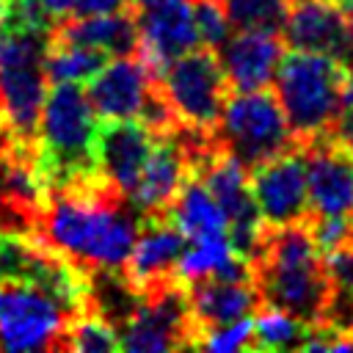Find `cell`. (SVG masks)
<instances>
[{
  "label": "cell",
  "mask_w": 353,
  "mask_h": 353,
  "mask_svg": "<svg viewBox=\"0 0 353 353\" xmlns=\"http://www.w3.org/2000/svg\"><path fill=\"white\" fill-rule=\"evenodd\" d=\"M154 80L138 61V55H113L88 80V102L102 121L138 119Z\"/></svg>",
  "instance_id": "16"
},
{
  "label": "cell",
  "mask_w": 353,
  "mask_h": 353,
  "mask_svg": "<svg viewBox=\"0 0 353 353\" xmlns=\"http://www.w3.org/2000/svg\"><path fill=\"white\" fill-rule=\"evenodd\" d=\"M108 61V52L61 41L50 36L47 52H44V74L47 83H83L91 80Z\"/></svg>",
  "instance_id": "22"
},
{
  "label": "cell",
  "mask_w": 353,
  "mask_h": 353,
  "mask_svg": "<svg viewBox=\"0 0 353 353\" xmlns=\"http://www.w3.org/2000/svg\"><path fill=\"white\" fill-rule=\"evenodd\" d=\"M281 33L292 50L325 52L353 66V30L336 0H292Z\"/></svg>",
  "instance_id": "14"
},
{
  "label": "cell",
  "mask_w": 353,
  "mask_h": 353,
  "mask_svg": "<svg viewBox=\"0 0 353 353\" xmlns=\"http://www.w3.org/2000/svg\"><path fill=\"white\" fill-rule=\"evenodd\" d=\"M50 30L6 25L0 33V138L39 154V121L47 97L44 52Z\"/></svg>",
  "instance_id": "3"
},
{
  "label": "cell",
  "mask_w": 353,
  "mask_h": 353,
  "mask_svg": "<svg viewBox=\"0 0 353 353\" xmlns=\"http://www.w3.org/2000/svg\"><path fill=\"white\" fill-rule=\"evenodd\" d=\"M72 3L74 0H39V6L52 17V19H58V17H63V14H69V8H72Z\"/></svg>",
  "instance_id": "30"
},
{
  "label": "cell",
  "mask_w": 353,
  "mask_h": 353,
  "mask_svg": "<svg viewBox=\"0 0 353 353\" xmlns=\"http://www.w3.org/2000/svg\"><path fill=\"white\" fill-rule=\"evenodd\" d=\"M232 91L268 88L284 58V39L273 30H237L218 50Z\"/></svg>",
  "instance_id": "18"
},
{
  "label": "cell",
  "mask_w": 353,
  "mask_h": 353,
  "mask_svg": "<svg viewBox=\"0 0 353 353\" xmlns=\"http://www.w3.org/2000/svg\"><path fill=\"white\" fill-rule=\"evenodd\" d=\"M154 141H157V132H152L138 119L105 121L97 135L99 176L127 199L154 149Z\"/></svg>",
  "instance_id": "13"
},
{
  "label": "cell",
  "mask_w": 353,
  "mask_h": 353,
  "mask_svg": "<svg viewBox=\"0 0 353 353\" xmlns=\"http://www.w3.org/2000/svg\"><path fill=\"white\" fill-rule=\"evenodd\" d=\"M248 179L254 204L268 229L303 223L312 215L303 146H292L270 160L251 165Z\"/></svg>",
  "instance_id": "10"
},
{
  "label": "cell",
  "mask_w": 353,
  "mask_h": 353,
  "mask_svg": "<svg viewBox=\"0 0 353 353\" xmlns=\"http://www.w3.org/2000/svg\"><path fill=\"white\" fill-rule=\"evenodd\" d=\"M182 248H185V234L168 215H143L138 226V237L121 270L124 281L141 295L174 279Z\"/></svg>",
  "instance_id": "15"
},
{
  "label": "cell",
  "mask_w": 353,
  "mask_h": 353,
  "mask_svg": "<svg viewBox=\"0 0 353 353\" xmlns=\"http://www.w3.org/2000/svg\"><path fill=\"white\" fill-rule=\"evenodd\" d=\"M138 25V61L157 83L163 72L185 52L199 47L193 0H165L135 11Z\"/></svg>",
  "instance_id": "11"
},
{
  "label": "cell",
  "mask_w": 353,
  "mask_h": 353,
  "mask_svg": "<svg viewBox=\"0 0 353 353\" xmlns=\"http://www.w3.org/2000/svg\"><path fill=\"white\" fill-rule=\"evenodd\" d=\"M138 212L99 171L50 188L36 218V237L85 273H121L138 237Z\"/></svg>",
  "instance_id": "1"
},
{
  "label": "cell",
  "mask_w": 353,
  "mask_h": 353,
  "mask_svg": "<svg viewBox=\"0 0 353 353\" xmlns=\"http://www.w3.org/2000/svg\"><path fill=\"white\" fill-rule=\"evenodd\" d=\"M185 287L196 336L207 328L251 317L262 303L254 279H199Z\"/></svg>",
  "instance_id": "19"
},
{
  "label": "cell",
  "mask_w": 353,
  "mask_h": 353,
  "mask_svg": "<svg viewBox=\"0 0 353 353\" xmlns=\"http://www.w3.org/2000/svg\"><path fill=\"white\" fill-rule=\"evenodd\" d=\"M215 138L248 168L301 146L276 94L268 88L232 91L215 127Z\"/></svg>",
  "instance_id": "6"
},
{
  "label": "cell",
  "mask_w": 353,
  "mask_h": 353,
  "mask_svg": "<svg viewBox=\"0 0 353 353\" xmlns=\"http://www.w3.org/2000/svg\"><path fill=\"white\" fill-rule=\"evenodd\" d=\"M8 11H11V0H0V33H3L6 22H8Z\"/></svg>",
  "instance_id": "32"
},
{
  "label": "cell",
  "mask_w": 353,
  "mask_h": 353,
  "mask_svg": "<svg viewBox=\"0 0 353 353\" xmlns=\"http://www.w3.org/2000/svg\"><path fill=\"white\" fill-rule=\"evenodd\" d=\"M347 74L350 66L325 52L292 50L281 58L270 85L301 146L328 135L334 127L345 108Z\"/></svg>",
  "instance_id": "4"
},
{
  "label": "cell",
  "mask_w": 353,
  "mask_h": 353,
  "mask_svg": "<svg viewBox=\"0 0 353 353\" xmlns=\"http://www.w3.org/2000/svg\"><path fill=\"white\" fill-rule=\"evenodd\" d=\"M157 3H165V0H127V6L130 8H149V6H157Z\"/></svg>",
  "instance_id": "33"
},
{
  "label": "cell",
  "mask_w": 353,
  "mask_h": 353,
  "mask_svg": "<svg viewBox=\"0 0 353 353\" xmlns=\"http://www.w3.org/2000/svg\"><path fill=\"white\" fill-rule=\"evenodd\" d=\"M312 215H353V154L323 135L303 143Z\"/></svg>",
  "instance_id": "12"
},
{
  "label": "cell",
  "mask_w": 353,
  "mask_h": 353,
  "mask_svg": "<svg viewBox=\"0 0 353 353\" xmlns=\"http://www.w3.org/2000/svg\"><path fill=\"white\" fill-rule=\"evenodd\" d=\"M61 350H77V353H105L119 350V331L116 325L91 303L80 314L69 317Z\"/></svg>",
  "instance_id": "24"
},
{
  "label": "cell",
  "mask_w": 353,
  "mask_h": 353,
  "mask_svg": "<svg viewBox=\"0 0 353 353\" xmlns=\"http://www.w3.org/2000/svg\"><path fill=\"white\" fill-rule=\"evenodd\" d=\"M339 3V8H342V14H345V19H347V25H350V30H353V0H336Z\"/></svg>",
  "instance_id": "31"
},
{
  "label": "cell",
  "mask_w": 353,
  "mask_h": 353,
  "mask_svg": "<svg viewBox=\"0 0 353 353\" xmlns=\"http://www.w3.org/2000/svg\"><path fill=\"white\" fill-rule=\"evenodd\" d=\"M119 8H127V0H74L72 8H69V14L72 17H91V14L119 11Z\"/></svg>",
  "instance_id": "29"
},
{
  "label": "cell",
  "mask_w": 353,
  "mask_h": 353,
  "mask_svg": "<svg viewBox=\"0 0 353 353\" xmlns=\"http://www.w3.org/2000/svg\"><path fill=\"white\" fill-rule=\"evenodd\" d=\"M0 141H3V138H0Z\"/></svg>",
  "instance_id": "34"
},
{
  "label": "cell",
  "mask_w": 353,
  "mask_h": 353,
  "mask_svg": "<svg viewBox=\"0 0 353 353\" xmlns=\"http://www.w3.org/2000/svg\"><path fill=\"white\" fill-rule=\"evenodd\" d=\"M190 165H188V152L182 143V132H165L157 135L154 149L132 188V193L127 196V201L132 204V210L143 218V215H165L179 185L185 182Z\"/></svg>",
  "instance_id": "17"
},
{
  "label": "cell",
  "mask_w": 353,
  "mask_h": 353,
  "mask_svg": "<svg viewBox=\"0 0 353 353\" xmlns=\"http://www.w3.org/2000/svg\"><path fill=\"white\" fill-rule=\"evenodd\" d=\"M328 138H334L342 149H347L353 154V105H345L334 121V127L328 130Z\"/></svg>",
  "instance_id": "28"
},
{
  "label": "cell",
  "mask_w": 353,
  "mask_h": 353,
  "mask_svg": "<svg viewBox=\"0 0 353 353\" xmlns=\"http://www.w3.org/2000/svg\"><path fill=\"white\" fill-rule=\"evenodd\" d=\"M52 39L83 44L102 50L108 55H135L138 52V25H135V8H119L108 14H91V17H58L50 28Z\"/></svg>",
  "instance_id": "20"
},
{
  "label": "cell",
  "mask_w": 353,
  "mask_h": 353,
  "mask_svg": "<svg viewBox=\"0 0 353 353\" xmlns=\"http://www.w3.org/2000/svg\"><path fill=\"white\" fill-rule=\"evenodd\" d=\"M251 265L262 303L287 309L309 325L323 323L331 281L325 273V256L314 245L306 221L268 229Z\"/></svg>",
  "instance_id": "2"
},
{
  "label": "cell",
  "mask_w": 353,
  "mask_h": 353,
  "mask_svg": "<svg viewBox=\"0 0 353 353\" xmlns=\"http://www.w3.org/2000/svg\"><path fill=\"white\" fill-rule=\"evenodd\" d=\"M309 323L290 314L287 309L259 303L254 314V350H290L301 347L309 334Z\"/></svg>",
  "instance_id": "23"
},
{
  "label": "cell",
  "mask_w": 353,
  "mask_h": 353,
  "mask_svg": "<svg viewBox=\"0 0 353 353\" xmlns=\"http://www.w3.org/2000/svg\"><path fill=\"white\" fill-rule=\"evenodd\" d=\"M292 0H223V8L237 30H273L281 33Z\"/></svg>",
  "instance_id": "25"
},
{
  "label": "cell",
  "mask_w": 353,
  "mask_h": 353,
  "mask_svg": "<svg viewBox=\"0 0 353 353\" xmlns=\"http://www.w3.org/2000/svg\"><path fill=\"white\" fill-rule=\"evenodd\" d=\"M193 17L201 47L218 50L232 36V19L223 8V0H193Z\"/></svg>",
  "instance_id": "27"
},
{
  "label": "cell",
  "mask_w": 353,
  "mask_h": 353,
  "mask_svg": "<svg viewBox=\"0 0 353 353\" xmlns=\"http://www.w3.org/2000/svg\"><path fill=\"white\" fill-rule=\"evenodd\" d=\"M196 328L188 287L174 276L141 292L135 309L119 325V347L130 353H165L193 347Z\"/></svg>",
  "instance_id": "8"
},
{
  "label": "cell",
  "mask_w": 353,
  "mask_h": 353,
  "mask_svg": "<svg viewBox=\"0 0 353 353\" xmlns=\"http://www.w3.org/2000/svg\"><path fill=\"white\" fill-rule=\"evenodd\" d=\"M165 215L179 226L185 240L229 237V221H226L221 204L215 201L210 188L201 182V176H196L193 171H188L185 182L179 185Z\"/></svg>",
  "instance_id": "21"
},
{
  "label": "cell",
  "mask_w": 353,
  "mask_h": 353,
  "mask_svg": "<svg viewBox=\"0 0 353 353\" xmlns=\"http://www.w3.org/2000/svg\"><path fill=\"white\" fill-rule=\"evenodd\" d=\"M97 121L80 83H50L39 121V168L47 188L97 174Z\"/></svg>",
  "instance_id": "5"
},
{
  "label": "cell",
  "mask_w": 353,
  "mask_h": 353,
  "mask_svg": "<svg viewBox=\"0 0 353 353\" xmlns=\"http://www.w3.org/2000/svg\"><path fill=\"white\" fill-rule=\"evenodd\" d=\"M201 350L210 353H234V350H254V314L226 323V325H215L207 328L196 336V345Z\"/></svg>",
  "instance_id": "26"
},
{
  "label": "cell",
  "mask_w": 353,
  "mask_h": 353,
  "mask_svg": "<svg viewBox=\"0 0 353 353\" xmlns=\"http://www.w3.org/2000/svg\"><path fill=\"white\" fill-rule=\"evenodd\" d=\"M0 281V350H61L69 309L33 281Z\"/></svg>",
  "instance_id": "9"
},
{
  "label": "cell",
  "mask_w": 353,
  "mask_h": 353,
  "mask_svg": "<svg viewBox=\"0 0 353 353\" xmlns=\"http://www.w3.org/2000/svg\"><path fill=\"white\" fill-rule=\"evenodd\" d=\"M157 88L163 91L179 127L190 132H204V135L215 132L223 105L232 94L221 58L210 47H201V50L196 47L179 55L163 72V77L157 80Z\"/></svg>",
  "instance_id": "7"
}]
</instances>
